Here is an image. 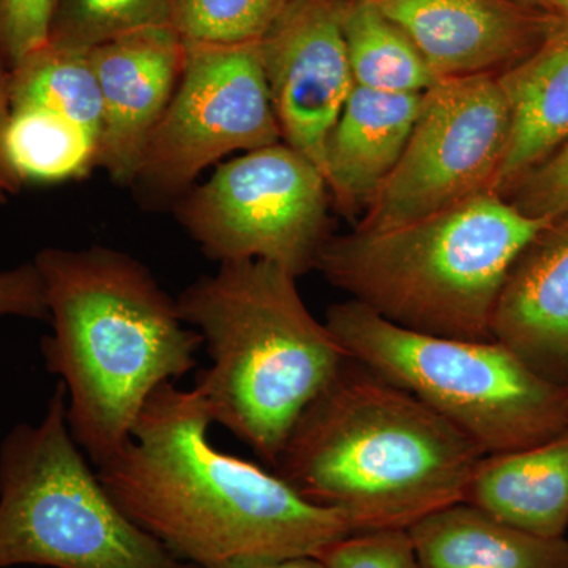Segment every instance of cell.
<instances>
[{"instance_id":"1","label":"cell","mask_w":568,"mask_h":568,"mask_svg":"<svg viewBox=\"0 0 568 568\" xmlns=\"http://www.w3.org/2000/svg\"><path fill=\"white\" fill-rule=\"evenodd\" d=\"M196 388L174 383L145 403L130 443L97 467L118 506L200 568L317 556L354 534L345 515L298 495L275 473L219 450Z\"/></svg>"},{"instance_id":"2","label":"cell","mask_w":568,"mask_h":568,"mask_svg":"<svg viewBox=\"0 0 568 568\" xmlns=\"http://www.w3.org/2000/svg\"><path fill=\"white\" fill-rule=\"evenodd\" d=\"M33 264L52 324L44 365L65 386L71 436L99 467L130 443L156 388L192 372L204 338L129 253L51 246Z\"/></svg>"},{"instance_id":"3","label":"cell","mask_w":568,"mask_h":568,"mask_svg":"<svg viewBox=\"0 0 568 568\" xmlns=\"http://www.w3.org/2000/svg\"><path fill=\"white\" fill-rule=\"evenodd\" d=\"M484 455L447 418L347 357L295 422L274 470L366 532L409 529L463 503Z\"/></svg>"},{"instance_id":"4","label":"cell","mask_w":568,"mask_h":568,"mask_svg":"<svg viewBox=\"0 0 568 568\" xmlns=\"http://www.w3.org/2000/svg\"><path fill=\"white\" fill-rule=\"evenodd\" d=\"M179 312L204 338L197 375L213 424L274 467L295 422L347 361L306 308L297 278L267 261L220 264L182 291Z\"/></svg>"},{"instance_id":"5","label":"cell","mask_w":568,"mask_h":568,"mask_svg":"<svg viewBox=\"0 0 568 568\" xmlns=\"http://www.w3.org/2000/svg\"><path fill=\"white\" fill-rule=\"evenodd\" d=\"M549 222L487 190L416 222L332 235L315 268L407 331L495 342L491 317L508 271Z\"/></svg>"},{"instance_id":"6","label":"cell","mask_w":568,"mask_h":568,"mask_svg":"<svg viewBox=\"0 0 568 568\" xmlns=\"http://www.w3.org/2000/svg\"><path fill=\"white\" fill-rule=\"evenodd\" d=\"M325 325L351 361L416 396L485 455L537 446L568 428V388L500 343L407 331L353 298L332 305Z\"/></svg>"},{"instance_id":"7","label":"cell","mask_w":568,"mask_h":568,"mask_svg":"<svg viewBox=\"0 0 568 568\" xmlns=\"http://www.w3.org/2000/svg\"><path fill=\"white\" fill-rule=\"evenodd\" d=\"M200 568L138 526L71 436L59 381L39 425L0 446V568Z\"/></svg>"},{"instance_id":"8","label":"cell","mask_w":568,"mask_h":568,"mask_svg":"<svg viewBox=\"0 0 568 568\" xmlns=\"http://www.w3.org/2000/svg\"><path fill=\"white\" fill-rule=\"evenodd\" d=\"M331 200L317 164L280 141L220 164L173 212L211 260L267 261L298 278L332 237Z\"/></svg>"},{"instance_id":"9","label":"cell","mask_w":568,"mask_h":568,"mask_svg":"<svg viewBox=\"0 0 568 568\" xmlns=\"http://www.w3.org/2000/svg\"><path fill=\"white\" fill-rule=\"evenodd\" d=\"M282 140L257 43H186L181 81L132 183L140 201L170 204L233 152Z\"/></svg>"},{"instance_id":"10","label":"cell","mask_w":568,"mask_h":568,"mask_svg":"<svg viewBox=\"0 0 568 568\" xmlns=\"http://www.w3.org/2000/svg\"><path fill=\"white\" fill-rule=\"evenodd\" d=\"M508 134L510 111L497 74L437 81L422 93L402 159L354 230L416 222L495 190Z\"/></svg>"},{"instance_id":"11","label":"cell","mask_w":568,"mask_h":568,"mask_svg":"<svg viewBox=\"0 0 568 568\" xmlns=\"http://www.w3.org/2000/svg\"><path fill=\"white\" fill-rule=\"evenodd\" d=\"M346 0H293L257 41L282 140L323 171L324 145L355 88Z\"/></svg>"},{"instance_id":"12","label":"cell","mask_w":568,"mask_h":568,"mask_svg":"<svg viewBox=\"0 0 568 568\" xmlns=\"http://www.w3.org/2000/svg\"><path fill=\"white\" fill-rule=\"evenodd\" d=\"M88 52L103 104L97 166L119 185L132 186L153 130L181 81L186 43L173 26H162Z\"/></svg>"},{"instance_id":"13","label":"cell","mask_w":568,"mask_h":568,"mask_svg":"<svg viewBox=\"0 0 568 568\" xmlns=\"http://www.w3.org/2000/svg\"><path fill=\"white\" fill-rule=\"evenodd\" d=\"M439 80L499 74L540 43L552 14L510 0H373Z\"/></svg>"},{"instance_id":"14","label":"cell","mask_w":568,"mask_h":568,"mask_svg":"<svg viewBox=\"0 0 568 568\" xmlns=\"http://www.w3.org/2000/svg\"><path fill=\"white\" fill-rule=\"evenodd\" d=\"M491 335L538 376L568 388V215L538 231L511 264Z\"/></svg>"},{"instance_id":"15","label":"cell","mask_w":568,"mask_h":568,"mask_svg":"<svg viewBox=\"0 0 568 568\" xmlns=\"http://www.w3.org/2000/svg\"><path fill=\"white\" fill-rule=\"evenodd\" d=\"M422 93L358 88L347 97L324 145L323 174L336 207L364 215L402 159Z\"/></svg>"},{"instance_id":"16","label":"cell","mask_w":568,"mask_h":568,"mask_svg":"<svg viewBox=\"0 0 568 568\" xmlns=\"http://www.w3.org/2000/svg\"><path fill=\"white\" fill-rule=\"evenodd\" d=\"M510 134L495 190L508 186L568 141V17L552 14L540 43L497 74Z\"/></svg>"},{"instance_id":"17","label":"cell","mask_w":568,"mask_h":568,"mask_svg":"<svg viewBox=\"0 0 568 568\" xmlns=\"http://www.w3.org/2000/svg\"><path fill=\"white\" fill-rule=\"evenodd\" d=\"M463 503L534 536L559 538L568 528V428L547 443L484 455Z\"/></svg>"},{"instance_id":"18","label":"cell","mask_w":568,"mask_h":568,"mask_svg":"<svg viewBox=\"0 0 568 568\" xmlns=\"http://www.w3.org/2000/svg\"><path fill=\"white\" fill-rule=\"evenodd\" d=\"M420 568H568V540L534 536L458 503L409 529Z\"/></svg>"},{"instance_id":"19","label":"cell","mask_w":568,"mask_h":568,"mask_svg":"<svg viewBox=\"0 0 568 568\" xmlns=\"http://www.w3.org/2000/svg\"><path fill=\"white\" fill-rule=\"evenodd\" d=\"M11 111L41 108L102 132L103 104L89 52L63 50L48 41L6 71Z\"/></svg>"},{"instance_id":"20","label":"cell","mask_w":568,"mask_h":568,"mask_svg":"<svg viewBox=\"0 0 568 568\" xmlns=\"http://www.w3.org/2000/svg\"><path fill=\"white\" fill-rule=\"evenodd\" d=\"M343 33L358 88L424 93L439 81L416 44L373 0H346Z\"/></svg>"},{"instance_id":"21","label":"cell","mask_w":568,"mask_h":568,"mask_svg":"<svg viewBox=\"0 0 568 568\" xmlns=\"http://www.w3.org/2000/svg\"><path fill=\"white\" fill-rule=\"evenodd\" d=\"M7 155L26 182L84 178L97 166V140L80 123L41 108L11 111Z\"/></svg>"},{"instance_id":"22","label":"cell","mask_w":568,"mask_h":568,"mask_svg":"<svg viewBox=\"0 0 568 568\" xmlns=\"http://www.w3.org/2000/svg\"><path fill=\"white\" fill-rule=\"evenodd\" d=\"M178 0H58L50 43L88 52L108 41L173 22Z\"/></svg>"},{"instance_id":"23","label":"cell","mask_w":568,"mask_h":568,"mask_svg":"<svg viewBox=\"0 0 568 568\" xmlns=\"http://www.w3.org/2000/svg\"><path fill=\"white\" fill-rule=\"evenodd\" d=\"M293 0H178L171 26L185 43H257Z\"/></svg>"},{"instance_id":"24","label":"cell","mask_w":568,"mask_h":568,"mask_svg":"<svg viewBox=\"0 0 568 568\" xmlns=\"http://www.w3.org/2000/svg\"><path fill=\"white\" fill-rule=\"evenodd\" d=\"M327 568H420L407 529L354 532L316 556Z\"/></svg>"},{"instance_id":"25","label":"cell","mask_w":568,"mask_h":568,"mask_svg":"<svg viewBox=\"0 0 568 568\" xmlns=\"http://www.w3.org/2000/svg\"><path fill=\"white\" fill-rule=\"evenodd\" d=\"M503 196L534 219L568 215V141L511 183Z\"/></svg>"},{"instance_id":"26","label":"cell","mask_w":568,"mask_h":568,"mask_svg":"<svg viewBox=\"0 0 568 568\" xmlns=\"http://www.w3.org/2000/svg\"><path fill=\"white\" fill-rule=\"evenodd\" d=\"M58 0H0V67L9 71L50 41Z\"/></svg>"},{"instance_id":"27","label":"cell","mask_w":568,"mask_h":568,"mask_svg":"<svg viewBox=\"0 0 568 568\" xmlns=\"http://www.w3.org/2000/svg\"><path fill=\"white\" fill-rule=\"evenodd\" d=\"M6 316L50 321L43 280L33 261L0 272V317Z\"/></svg>"},{"instance_id":"28","label":"cell","mask_w":568,"mask_h":568,"mask_svg":"<svg viewBox=\"0 0 568 568\" xmlns=\"http://www.w3.org/2000/svg\"><path fill=\"white\" fill-rule=\"evenodd\" d=\"M11 108L9 92H7L6 71L0 67V204L9 203L10 197L21 192L22 183L20 175L11 166L7 155L6 134L9 126Z\"/></svg>"},{"instance_id":"29","label":"cell","mask_w":568,"mask_h":568,"mask_svg":"<svg viewBox=\"0 0 568 568\" xmlns=\"http://www.w3.org/2000/svg\"><path fill=\"white\" fill-rule=\"evenodd\" d=\"M234 568H327L316 556H295V558H284L274 560H263V562L245 564Z\"/></svg>"},{"instance_id":"30","label":"cell","mask_w":568,"mask_h":568,"mask_svg":"<svg viewBox=\"0 0 568 568\" xmlns=\"http://www.w3.org/2000/svg\"><path fill=\"white\" fill-rule=\"evenodd\" d=\"M510 2L515 3V6L523 7V9L549 13V3H551V0H510Z\"/></svg>"},{"instance_id":"31","label":"cell","mask_w":568,"mask_h":568,"mask_svg":"<svg viewBox=\"0 0 568 568\" xmlns=\"http://www.w3.org/2000/svg\"><path fill=\"white\" fill-rule=\"evenodd\" d=\"M549 13L568 17V0H551L549 3Z\"/></svg>"}]
</instances>
